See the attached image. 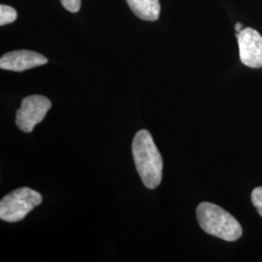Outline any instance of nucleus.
<instances>
[{
	"mask_svg": "<svg viewBox=\"0 0 262 262\" xmlns=\"http://www.w3.org/2000/svg\"><path fill=\"white\" fill-rule=\"evenodd\" d=\"M135 166L145 187L154 189L162 180L163 161L151 134L146 129L138 131L132 142Z\"/></svg>",
	"mask_w": 262,
	"mask_h": 262,
	"instance_id": "obj_1",
	"label": "nucleus"
},
{
	"mask_svg": "<svg viewBox=\"0 0 262 262\" xmlns=\"http://www.w3.org/2000/svg\"><path fill=\"white\" fill-rule=\"evenodd\" d=\"M198 224L208 233L225 241L238 240L243 233L242 226L233 215L210 202H202L196 208Z\"/></svg>",
	"mask_w": 262,
	"mask_h": 262,
	"instance_id": "obj_2",
	"label": "nucleus"
},
{
	"mask_svg": "<svg viewBox=\"0 0 262 262\" xmlns=\"http://www.w3.org/2000/svg\"><path fill=\"white\" fill-rule=\"evenodd\" d=\"M42 200V195L30 187L17 188L1 199L0 219L7 223L19 222Z\"/></svg>",
	"mask_w": 262,
	"mask_h": 262,
	"instance_id": "obj_3",
	"label": "nucleus"
},
{
	"mask_svg": "<svg viewBox=\"0 0 262 262\" xmlns=\"http://www.w3.org/2000/svg\"><path fill=\"white\" fill-rule=\"evenodd\" d=\"M51 107L52 102L43 95L35 94L25 97L17 111V126L26 133L31 132L36 124L44 120Z\"/></svg>",
	"mask_w": 262,
	"mask_h": 262,
	"instance_id": "obj_4",
	"label": "nucleus"
},
{
	"mask_svg": "<svg viewBox=\"0 0 262 262\" xmlns=\"http://www.w3.org/2000/svg\"><path fill=\"white\" fill-rule=\"evenodd\" d=\"M236 37L242 63L251 68L262 67L261 35L255 29L247 28L236 33Z\"/></svg>",
	"mask_w": 262,
	"mask_h": 262,
	"instance_id": "obj_5",
	"label": "nucleus"
},
{
	"mask_svg": "<svg viewBox=\"0 0 262 262\" xmlns=\"http://www.w3.org/2000/svg\"><path fill=\"white\" fill-rule=\"evenodd\" d=\"M47 62V57L41 54L28 50H19L1 56L0 67L3 70L23 72L37 66H44Z\"/></svg>",
	"mask_w": 262,
	"mask_h": 262,
	"instance_id": "obj_6",
	"label": "nucleus"
},
{
	"mask_svg": "<svg viewBox=\"0 0 262 262\" xmlns=\"http://www.w3.org/2000/svg\"><path fill=\"white\" fill-rule=\"evenodd\" d=\"M136 17L143 20L155 21L159 18V0H126Z\"/></svg>",
	"mask_w": 262,
	"mask_h": 262,
	"instance_id": "obj_7",
	"label": "nucleus"
},
{
	"mask_svg": "<svg viewBox=\"0 0 262 262\" xmlns=\"http://www.w3.org/2000/svg\"><path fill=\"white\" fill-rule=\"evenodd\" d=\"M18 17L17 11L7 6V5H1L0 6V26L3 27L5 25L14 23Z\"/></svg>",
	"mask_w": 262,
	"mask_h": 262,
	"instance_id": "obj_8",
	"label": "nucleus"
},
{
	"mask_svg": "<svg viewBox=\"0 0 262 262\" xmlns=\"http://www.w3.org/2000/svg\"><path fill=\"white\" fill-rule=\"evenodd\" d=\"M252 202L262 216V187H255L252 192Z\"/></svg>",
	"mask_w": 262,
	"mask_h": 262,
	"instance_id": "obj_9",
	"label": "nucleus"
},
{
	"mask_svg": "<svg viewBox=\"0 0 262 262\" xmlns=\"http://www.w3.org/2000/svg\"><path fill=\"white\" fill-rule=\"evenodd\" d=\"M62 6L71 13H77L81 8V0H60Z\"/></svg>",
	"mask_w": 262,
	"mask_h": 262,
	"instance_id": "obj_10",
	"label": "nucleus"
},
{
	"mask_svg": "<svg viewBox=\"0 0 262 262\" xmlns=\"http://www.w3.org/2000/svg\"><path fill=\"white\" fill-rule=\"evenodd\" d=\"M242 30H243V25H242L241 23H237V24L235 25V31H236L237 33H240Z\"/></svg>",
	"mask_w": 262,
	"mask_h": 262,
	"instance_id": "obj_11",
	"label": "nucleus"
}]
</instances>
